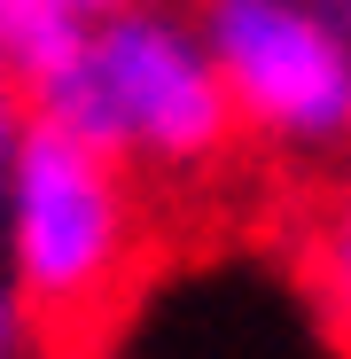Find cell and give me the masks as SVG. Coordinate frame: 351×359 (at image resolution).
Wrapping results in <instances>:
<instances>
[{
  "instance_id": "cell-3",
  "label": "cell",
  "mask_w": 351,
  "mask_h": 359,
  "mask_svg": "<svg viewBox=\"0 0 351 359\" xmlns=\"http://www.w3.org/2000/svg\"><path fill=\"white\" fill-rule=\"evenodd\" d=\"M195 32L234 133L273 156H328L351 126V39L312 0H203Z\"/></svg>"
},
{
  "instance_id": "cell-9",
  "label": "cell",
  "mask_w": 351,
  "mask_h": 359,
  "mask_svg": "<svg viewBox=\"0 0 351 359\" xmlns=\"http://www.w3.org/2000/svg\"><path fill=\"white\" fill-rule=\"evenodd\" d=\"M336 149H343V203H351V126H343V141H336Z\"/></svg>"
},
{
  "instance_id": "cell-7",
  "label": "cell",
  "mask_w": 351,
  "mask_h": 359,
  "mask_svg": "<svg viewBox=\"0 0 351 359\" xmlns=\"http://www.w3.org/2000/svg\"><path fill=\"white\" fill-rule=\"evenodd\" d=\"M55 8H71V16L94 24V16H109V8H133V0H55Z\"/></svg>"
},
{
  "instance_id": "cell-1",
  "label": "cell",
  "mask_w": 351,
  "mask_h": 359,
  "mask_svg": "<svg viewBox=\"0 0 351 359\" xmlns=\"http://www.w3.org/2000/svg\"><path fill=\"white\" fill-rule=\"evenodd\" d=\"M32 126H55L86 149H109L141 180H211L242 133H234L226 86L188 8L133 0L86 24L78 55L24 86Z\"/></svg>"
},
{
  "instance_id": "cell-4",
  "label": "cell",
  "mask_w": 351,
  "mask_h": 359,
  "mask_svg": "<svg viewBox=\"0 0 351 359\" xmlns=\"http://www.w3.org/2000/svg\"><path fill=\"white\" fill-rule=\"evenodd\" d=\"M297 273H305V297H312V320H320L328 344L351 359V203H343V196L305 226Z\"/></svg>"
},
{
  "instance_id": "cell-6",
  "label": "cell",
  "mask_w": 351,
  "mask_h": 359,
  "mask_svg": "<svg viewBox=\"0 0 351 359\" xmlns=\"http://www.w3.org/2000/svg\"><path fill=\"white\" fill-rule=\"evenodd\" d=\"M24 351V313H16V297H0V359H16Z\"/></svg>"
},
{
  "instance_id": "cell-8",
  "label": "cell",
  "mask_w": 351,
  "mask_h": 359,
  "mask_svg": "<svg viewBox=\"0 0 351 359\" xmlns=\"http://www.w3.org/2000/svg\"><path fill=\"white\" fill-rule=\"evenodd\" d=\"M312 8H320V16H328V24H336V32L351 39V0H312Z\"/></svg>"
},
{
  "instance_id": "cell-5",
  "label": "cell",
  "mask_w": 351,
  "mask_h": 359,
  "mask_svg": "<svg viewBox=\"0 0 351 359\" xmlns=\"http://www.w3.org/2000/svg\"><path fill=\"white\" fill-rule=\"evenodd\" d=\"M24 126H32V109H24V86H16L8 71H0V203H8V172H16Z\"/></svg>"
},
{
  "instance_id": "cell-2",
  "label": "cell",
  "mask_w": 351,
  "mask_h": 359,
  "mask_svg": "<svg viewBox=\"0 0 351 359\" xmlns=\"http://www.w3.org/2000/svg\"><path fill=\"white\" fill-rule=\"evenodd\" d=\"M0 250L24 328H39L47 344H86L125 305L149 250L141 172L55 126H24L0 203Z\"/></svg>"
}]
</instances>
